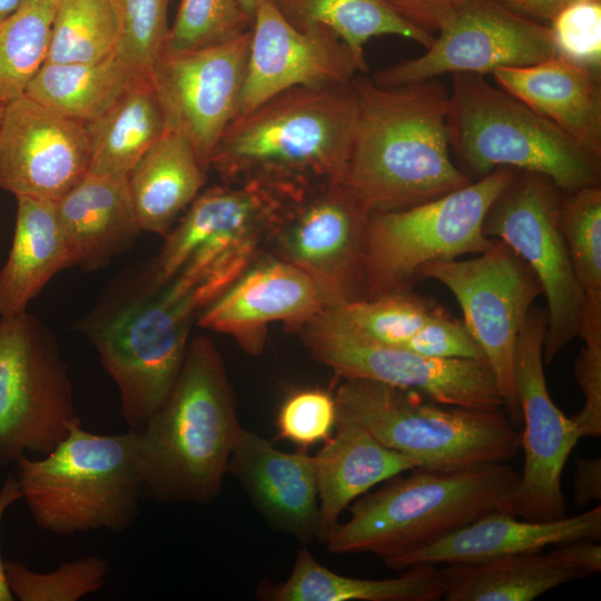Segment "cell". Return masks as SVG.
Here are the masks:
<instances>
[{
  "label": "cell",
  "instance_id": "38",
  "mask_svg": "<svg viewBox=\"0 0 601 601\" xmlns=\"http://www.w3.org/2000/svg\"><path fill=\"white\" fill-rule=\"evenodd\" d=\"M106 558L88 555L37 572L21 562L4 561L8 587L20 601H78L102 589L109 572Z\"/></svg>",
  "mask_w": 601,
  "mask_h": 601
},
{
  "label": "cell",
  "instance_id": "17",
  "mask_svg": "<svg viewBox=\"0 0 601 601\" xmlns=\"http://www.w3.org/2000/svg\"><path fill=\"white\" fill-rule=\"evenodd\" d=\"M370 214L344 185L318 188L293 201L272 233L276 257L306 273L331 306L364 298L363 240Z\"/></svg>",
  "mask_w": 601,
  "mask_h": 601
},
{
  "label": "cell",
  "instance_id": "34",
  "mask_svg": "<svg viewBox=\"0 0 601 601\" xmlns=\"http://www.w3.org/2000/svg\"><path fill=\"white\" fill-rule=\"evenodd\" d=\"M120 21L115 0H58L45 62H96L117 55Z\"/></svg>",
  "mask_w": 601,
  "mask_h": 601
},
{
  "label": "cell",
  "instance_id": "50",
  "mask_svg": "<svg viewBox=\"0 0 601 601\" xmlns=\"http://www.w3.org/2000/svg\"><path fill=\"white\" fill-rule=\"evenodd\" d=\"M23 0H0V19L12 13Z\"/></svg>",
  "mask_w": 601,
  "mask_h": 601
},
{
  "label": "cell",
  "instance_id": "29",
  "mask_svg": "<svg viewBox=\"0 0 601 601\" xmlns=\"http://www.w3.org/2000/svg\"><path fill=\"white\" fill-rule=\"evenodd\" d=\"M443 583L436 565H416L393 579L342 575L321 564L303 548L286 580L264 581L257 597L265 601H435Z\"/></svg>",
  "mask_w": 601,
  "mask_h": 601
},
{
  "label": "cell",
  "instance_id": "8",
  "mask_svg": "<svg viewBox=\"0 0 601 601\" xmlns=\"http://www.w3.org/2000/svg\"><path fill=\"white\" fill-rule=\"evenodd\" d=\"M335 401L337 415L416 467L457 470L509 462L521 447V435L504 408L445 404L415 390L361 378H344Z\"/></svg>",
  "mask_w": 601,
  "mask_h": 601
},
{
  "label": "cell",
  "instance_id": "51",
  "mask_svg": "<svg viewBox=\"0 0 601 601\" xmlns=\"http://www.w3.org/2000/svg\"><path fill=\"white\" fill-rule=\"evenodd\" d=\"M263 0H238L243 10L254 20L255 12Z\"/></svg>",
  "mask_w": 601,
  "mask_h": 601
},
{
  "label": "cell",
  "instance_id": "46",
  "mask_svg": "<svg viewBox=\"0 0 601 601\" xmlns=\"http://www.w3.org/2000/svg\"><path fill=\"white\" fill-rule=\"evenodd\" d=\"M573 500L580 508L601 500V459L577 457Z\"/></svg>",
  "mask_w": 601,
  "mask_h": 601
},
{
  "label": "cell",
  "instance_id": "49",
  "mask_svg": "<svg viewBox=\"0 0 601 601\" xmlns=\"http://www.w3.org/2000/svg\"><path fill=\"white\" fill-rule=\"evenodd\" d=\"M528 18L550 21L571 0H495Z\"/></svg>",
  "mask_w": 601,
  "mask_h": 601
},
{
  "label": "cell",
  "instance_id": "19",
  "mask_svg": "<svg viewBox=\"0 0 601 601\" xmlns=\"http://www.w3.org/2000/svg\"><path fill=\"white\" fill-rule=\"evenodd\" d=\"M86 126L21 96L0 126V188L56 201L89 171Z\"/></svg>",
  "mask_w": 601,
  "mask_h": 601
},
{
  "label": "cell",
  "instance_id": "40",
  "mask_svg": "<svg viewBox=\"0 0 601 601\" xmlns=\"http://www.w3.org/2000/svg\"><path fill=\"white\" fill-rule=\"evenodd\" d=\"M120 21L117 56L137 73H149L164 52L168 0H115Z\"/></svg>",
  "mask_w": 601,
  "mask_h": 601
},
{
  "label": "cell",
  "instance_id": "15",
  "mask_svg": "<svg viewBox=\"0 0 601 601\" xmlns=\"http://www.w3.org/2000/svg\"><path fill=\"white\" fill-rule=\"evenodd\" d=\"M546 309L531 307L521 329L513 362L514 386L524 422L521 446L523 470L514 501V515L529 521L566 516L561 477L565 462L581 439L571 417L551 398L544 370Z\"/></svg>",
  "mask_w": 601,
  "mask_h": 601
},
{
  "label": "cell",
  "instance_id": "20",
  "mask_svg": "<svg viewBox=\"0 0 601 601\" xmlns=\"http://www.w3.org/2000/svg\"><path fill=\"white\" fill-rule=\"evenodd\" d=\"M367 69L332 31L299 30L263 0L250 29L239 115L286 89L347 83Z\"/></svg>",
  "mask_w": 601,
  "mask_h": 601
},
{
  "label": "cell",
  "instance_id": "14",
  "mask_svg": "<svg viewBox=\"0 0 601 601\" xmlns=\"http://www.w3.org/2000/svg\"><path fill=\"white\" fill-rule=\"evenodd\" d=\"M437 31L423 55L386 67L371 79L382 87H397L444 73L483 76L555 55L549 26L495 0H457Z\"/></svg>",
  "mask_w": 601,
  "mask_h": 601
},
{
  "label": "cell",
  "instance_id": "43",
  "mask_svg": "<svg viewBox=\"0 0 601 601\" xmlns=\"http://www.w3.org/2000/svg\"><path fill=\"white\" fill-rule=\"evenodd\" d=\"M579 337L584 342L574 362V376L584 404L572 416L581 437L601 435V314L584 313Z\"/></svg>",
  "mask_w": 601,
  "mask_h": 601
},
{
  "label": "cell",
  "instance_id": "16",
  "mask_svg": "<svg viewBox=\"0 0 601 601\" xmlns=\"http://www.w3.org/2000/svg\"><path fill=\"white\" fill-rule=\"evenodd\" d=\"M293 199L257 184H223L201 191L165 237L146 287L168 283L185 267L215 268L256 253Z\"/></svg>",
  "mask_w": 601,
  "mask_h": 601
},
{
  "label": "cell",
  "instance_id": "11",
  "mask_svg": "<svg viewBox=\"0 0 601 601\" xmlns=\"http://www.w3.org/2000/svg\"><path fill=\"white\" fill-rule=\"evenodd\" d=\"M562 193L545 176L516 170L490 207L482 226L486 237L510 246L542 286L548 304L545 364L579 336L585 303L560 226Z\"/></svg>",
  "mask_w": 601,
  "mask_h": 601
},
{
  "label": "cell",
  "instance_id": "39",
  "mask_svg": "<svg viewBox=\"0 0 601 601\" xmlns=\"http://www.w3.org/2000/svg\"><path fill=\"white\" fill-rule=\"evenodd\" d=\"M253 19L238 0H180L162 55L229 42L252 29Z\"/></svg>",
  "mask_w": 601,
  "mask_h": 601
},
{
  "label": "cell",
  "instance_id": "30",
  "mask_svg": "<svg viewBox=\"0 0 601 601\" xmlns=\"http://www.w3.org/2000/svg\"><path fill=\"white\" fill-rule=\"evenodd\" d=\"M85 126L90 147L88 173L127 178L167 131L149 73L137 75L100 117Z\"/></svg>",
  "mask_w": 601,
  "mask_h": 601
},
{
  "label": "cell",
  "instance_id": "32",
  "mask_svg": "<svg viewBox=\"0 0 601 601\" xmlns=\"http://www.w3.org/2000/svg\"><path fill=\"white\" fill-rule=\"evenodd\" d=\"M137 75L117 55L96 62H45L24 96L86 125L100 117Z\"/></svg>",
  "mask_w": 601,
  "mask_h": 601
},
{
  "label": "cell",
  "instance_id": "18",
  "mask_svg": "<svg viewBox=\"0 0 601 601\" xmlns=\"http://www.w3.org/2000/svg\"><path fill=\"white\" fill-rule=\"evenodd\" d=\"M249 42L250 30L219 46L161 55L149 72L167 131L189 142L206 171L218 139L239 115Z\"/></svg>",
  "mask_w": 601,
  "mask_h": 601
},
{
  "label": "cell",
  "instance_id": "12",
  "mask_svg": "<svg viewBox=\"0 0 601 601\" xmlns=\"http://www.w3.org/2000/svg\"><path fill=\"white\" fill-rule=\"evenodd\" d=\"M300 328L312 355L343 378L415 390L445 404L504 408L487 362L428 357L376 342L352 327L332 307Z\"/></svg>",
  "mask_w": 601,
  "mask_h": 601
},
{
  "label": "cell",
  "instance_id": "37",
  "mask_svg": "<svg viewBox=\"0 0 601 601\" xmlns=\"http://www.w3.org/2000/svg\"><path fill=\"white\" fill-rule=\"evenodd\" d=\"M559 220L584 305L601 307V186L563 190Z\"/></svg>",
  "mask_w": 601,
  "mask_h": 601
},
{
  "label": "cell",
  "instance_id": "33",
  "mask_svg": "<svg viewBox=\"0 0 601 601\" xmlns=\"http://www.w3.org/2000/svg\"><path fill=\"white\" fill-rule=\"evenodd\" d=\"M299 30L324 28L344 41L367 66L365 45L381 36H398L428 48L434 36L397 16L382 0H269Z\"/></svg>",
  "mask_w": 601,
  "mask_h": 601
},
{
  "label": "cell",
  "instance_id": "36",
  "mask_svg": "<svg viewBox=\"0 0 601 601\" xmlns=\"http://www.w3.org/2000/svg\"><path fill=\"white\" fill-rule=\"evenodd\" d=\"M331 307L365 336L398 347H403L422 327L446 311L435 299L413 289Z\"/></svg>",
  "mask_w": 601,
  "mask_h": 601
},
{
  "label": "cell",
  "instance_id": "7",
  "mask_svg": "<svg viewBox=\"0 0 601 601\" xmlns=\"http://www.w3.org/2000/svg\"><path fill=\"white\" fill-rule=\"evenodd\" d=\"M452 79L449 140L470 178L509 167L545 176L564 191L600 186L601 158L553 122L482 75L453 73Z\"/></svg>",
  "mask_w": 601,
  "mask_h": 601
},
{
  "label": "cell",
  "instance_id": "23",
  "mask_svg": "<svg viewBox=\"0 0 601 601\" xmlns=\"http://www.w3.org/2000/svg\"><path fill=\"white\" fill-rule=\"evenodd\" d=\"M600 536V505L552 521H521L512 513L493 512L425 546L382 561L400 571L424 564H474Z\"/></svg>",
  "mask_w": 601,
  "mask_h": 601
},
{
  "label": "cell",
  "instance_id": "48",
  "mask_svg": "<svg viewBox=\"0 0 601 601\" xmlns=\"http://www.w3.org/2000/svg\"><path fill=\"white\" fill-rule=\"evenodd\" d=\"M20 499H22V494L19 487L17 475L11 473L4 479L0 487V530L6 511L11 504H13ZM12 600H14V597L11 593L7 583L4 561L2 560L0 552V601Z\"/></svg>",
  "mask_w": 601,
  "mask_h": 601
},
{
  "label": "cell",
  "instance_id": "13",
  "mask_svg": "<svg viewBox=\"0 0 601 601\" xmlns=\"http://www.w3.org/2000/svg\"><path fill=\"white\" fill-rule=\"evenodd\" d=\"M424 278L440 282L456 298L464 324L495 375L504 411L519 425L514 352L533 302L543 295L538 277L510 246L494 239L476 257L428 263L420 272V279Z\"/></svg>",
  "mask_w": 601,
  "mask_h": 601
},
{
  "label": "cell",
  "instance_id": "27",
  "mask_svg": "<svg viewBox=\"0 0 601 601\" xmlns=\"http://www.w3.org/2000/svg\"><path fill=\"white\" fill-rule=\"evenodd\" d=\"M207 173L189 142L166 131L126 178L141 230L166 237L201 193Z\"/></svg>",
  "mask_w": 601,
  "mask_h": 601
},
{
  "label": "cell",
  "instance_id": "26",
  "mask_svg": "<svg viewBox=\"0 0 601 601\" xmlns=\"http://www.w3.org/2000/svg\"><path fill=\"white\" fill-rule=\"evenodd\" d=\"M335 434L314 456L321 513L319 540L338 524L342 512L373 486L416 467L354 421L337 415Z\"/></svg>",
  "mask_w": 601,
  "mask_h": 601
},
{
  "label": "cell",
  "instance_id": "21",
  "mask_svg": "<svg viewBox=\"0 0 601 601\" xmlns=\"http://www.w3.org/2000/svg\"><path fill=\"white\" fill-rule=\"evenodd\" d=\"M329 306L326 294L306 273L275 257L250 265L200 313L197 323L231 336L256 356L270 324L302 327Z\"/></svg>",
  "mask_w": 601,
  "mask_h": 601
},
{
  "label": "cell",
  "instance_id": "25",
  "mask_svg": "<svg viewBox=\"0 0 601 601\" xmlns=\"http://www.w3.org/2000/svg\"><path fill=\"white\" fill-rule=\"evenodd\" d=\"M55 204L71 266L102 267L142 231L126 178L88 173Z\"/></svg>",
  "mask_w": 601,
  "mask_h": 601
},
{
  "label": "cell",
  "instance_id": "47",
  "mask_svg": "<svg viewBox=\"0 0 601 601\" xmlns=\"http://www.w3.org/2000/svg\"><path fill=\"white\" fill-rule=\"evenodd\" d=\"M565 563L582 578L601 571V545L597 540H579L555 548Z\"/></svg>",
  "mask_w": 601,
  "mask_h": 601
},
{
  "label": "cell",
  "instance_id": "45",
  "mask_svg": "<svg viewBox=\"0 0 601 601\" xmlns=\"http://www.w3.org/2000/svg\"><path fill=\"white\" fill-rule=\"evenodd\" d=\"M408 23L428 31L439 29L457 0H382Z\"/></svg>",
  "mask_w": 601,
  "mask_h": 601
},
{
  "label": "cell",
  "instance_id": "44",
  "mask_svg": "<svg viewBox=\"0 0 601 601\" xmlns=\"http://www.w3.org/2000/svg\"><path fill=\"white\" fill-rule=\"evenodd\" d=\"M403 347L428 357L487 362L463 319L447 311L422 327Z\"/></svg>",
  "mask_w": 601,
  "mask_h": 601
},
{
  "label": "cell",
  "instance_id": "5",
  "mask_svg": "<svg viewBox=\"0 0 601 601\" xmlns=\"http://www.w3.org/2000/svg\"><path fill=\"white\" fill-rule=\"evenodd\" d=\"M228 286L225 276L198 279L180 273L83 321V333L118 388L120 414L129 430H140L166 401L195 318Z\"/></svg>",
  "mask_w": 601,
  "mask_h": 601
},
{
  "label": "cell",
  "instance_id": "6",
  "mask_svg": "<svg viewBox=\"0 0 601 601\" xmlns=\"http://www.w3.org/2000/svg\"><path fill=\"white\" fill-rule=\"evenodd\" d=\"M138 430L96 434L77 416L67 435L39 460L21 455L17 480L36 524L55 535L122 532L139 513Z\"/></svg>",
  "mask_w": 601,
  "mask_h": 601
},
{
  "label": "cell",
  "instance_id": "22",
  "mask_svg": "<svg viewBox=\"0 0 601 601\" xmlns=\"http://www.w3.org/2000/svg\"><path fill=\"white\" fill-rule=\"evenodd\" d=\"M227 473L240 483L256 510L278 531L311 543L321 535L314 456L284 452L242 427Z\"/></svg>",
  "mask_w": 601,
  "mask_h": 601
},
{
  "label": "cell",
  "instance_id": "31",
  "mask_svg": "<svg viewBox=\"0 0 601 601\" xmlns=\"http://www.w3.org/2000/svg\"><path fill=\"white\" fill-rule=\"evenodd\" d=\"M446 601H530L582 579L556 549L511 555L483 563L439 568Z\"/></svg>",
  "mask_w": 601,
  "mask_h": 601
},
{
  "label": "cell",
  "instance_id": "9",
  "mask_svg": "<svg viewBox=\"0 0 601 601\" xmlns=\"http://www.w3.org/2000/svg\"><path fill=\"white\" fill-rule=\"evenodd\" d=\"M515 173L500 167L433 200L370 214L363 240L364 298L411 290L428 263L489 249L494 239L482 231L485 215Z\"/></svg>",
  "mask_w": 601,
  "mask_h": 601
},
{
  "label": "cell",
  "instance_id": "3",
  "mask_svg": "<svg viewBox=\"0 0 601 601\" xmlns=\"http://www.w3.org/2000/svg\"><path fill=\"white\" fill-rule=\"evenodd\" d=\"M242 427L220 353L208 337L190 339L171 392L137 432L142 496L158 503L214 501Z\"/></svg>",
  "mask_w": 601,
  "mask_h": 601
},
{
  "label": "cell",
  "instance_id": "4",
  "mask_svg": "<svg viewBox=\"0 0 601 601\" xmlns=\"http://www.w3.org/2000/svg\"><path fill=\"white\" fill-rule=\"evenodd\" d=\"M520 473L508 462L457 470L415 467L355 500L325 539L331 553L382 560L425 546L493 512L514 514Z\"/></svg>",
  "mask_w": 601,
  "mask_h": 601
},
{
  "label": "cell",
  "instance_id": "2",
  "mask_svg": "<svg viewBox=\"0 0 601 601\" xmlns=\"http://www.w3.org/2000/svg\"><path fill=\"white\" fill-rule=\"evenodd\" d=\"M356 116L353 80L286 89L229 124L209 170L224 184L257 183L293 199L342 184Z\"/></svg>",
  "mask_w": 601,
  "mask_h": 601
},
{
  "label": "cell",
  "instance_id": "10",
  "mask_svg": "<svg viewBox=\"0 0 601 601\" xmlns=\"http://www.w3.org/2000/svg\"><path fill=\"white\" fill-rule=\"evenodd\" d=\"M77 417L58 342L27 311L0 316V466L49 453Z\"/></svg>",
  "mask_w": 601,
  "mask_h": 601
},
{
  "label": "cell",
  "instance_id": "42",
  "mask_svg": "<svg viewBox=\"0 0 601 601\" xmlns=\"http://www.w3.org/2000/svg\"><path fill=\"white\" fill-rule=\"evenodd\" d=\"M337 420L335 396L321 388L293 392L277 415L279 436L302 449L328 440Z\"/></svg>",
  "mask_w": 601,
  "mask_h": 601
},
{
  "label": "cell",
  "instance_id": "35",
  "mask_svg": "<svg viewBox=\"0 0 601 601\" xmlns=\"http://www.w3.org/2000/svg\"><path fill=\"white\" fill-rule=\"evenodd\" d=\"M58 0H23L0 19V101L24 95L45 63Z\"/></svg>",
  "mask_w": 601,
  "mask_h": 601
},
{
  "label": "cell",
  "instance_id": "52",
  "mask_svg": "<svg viewBox=\"0 0 601 601\" xmlns=\"http://www.w3.org/2000/svg\"><path fill=\"white\" fill-rule=\"evenodd\" d=\"M4 109H6V104L0 101V126H1V122H2V119H3Z\"/></svg>",
  "mask_w": 601,
  "mask_h": 601
},
{
  "label": "cell",
  "instance_id": "24",
  "mask_svg": "<svg viewBox=\"0 0 601 601\" xmlns=\"http://www.w3.org/2000/svg\"><path fill=\"white\" fill-rule=\"evenodd\" d=\"M502 89L601 158L600 76L556 55L492 73Z\"/></svg>",
  "mask_w": 601,
  "mask_h": 601
},
{
  "label": "cell",
  "instance_id": "1",
  "mask_svg": "<svg viewBox=\"0 0 601 601\" xmlns=\"http://www.w3.org/2000/svg\"><path fill=\"white\" fill-rule=\"evenodd\" d=\"M353 86L357 116L342 185L371 214L426 203L473 181L451 156L450 92L439 78L382 87L359 73Z\"/></svg>",
  "mask_w": 601,
  "mask_h": 601
},
{
  "label": "cell",
  "instance_id": "41",
  "mask_svg": "<svg viewBox=\"0 0 601 601\" xmlns=\"http://www.w3.org/2000/svg\"><path fill=\"white\" fill-rule=\"evenodd\" d=\"M549 28L556 56L600 76L601 0L569 1Z\"/></svg>",
  "mask_w": 601,
  "mask_h": 601
},
{
  "label": "cell",
  "instance_id": "28",
  "mask_svg": "<svg viewBox=\"0 0 601 601\" xmlns=\"http://www.w3.org/2000/svg\"><path fill=\"white\" fill-rule=\"evenodd\" d=\"M16 199L14 234L0 270V316L26 312L47 283L71 266L55 201L29 196Z\"/></svg>",
  "mask_w": 601,
  "mask_h": 601
}]
</instances>
